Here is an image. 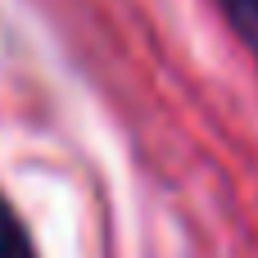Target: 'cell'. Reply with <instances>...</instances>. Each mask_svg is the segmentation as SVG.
<instances>
[{
    "label": "cell",
    "instance_id": "obj_1",
    "mask_svg": "<svg viewBox=\"0 0 258 258\" xmlns=\"http://www.w3.org/2000/svg\"><path fill=\"white\" fill-rule=\"evenodd\" d=\"M0 258H36V245L5 190H0Z\"/></svg>",
    "mask_w": 258,
    "mask_h": 258
},
{
    "label": "cell",
    "instance_id": "obj_2",
    "mask_svg": "<svg viewBox=\"0 0 258 258\" xmlns=\"http://www.w3.org/2000/svg\"><path fill=\"white\" fill-rule=\"evenodd\" d=\"M218 5H222L227 23L240 32L245 50L254 54V63H258V0H218Z\"/></svg>",
    "mask_w": 258,
    "mask_h": 258
}]
</instances>
